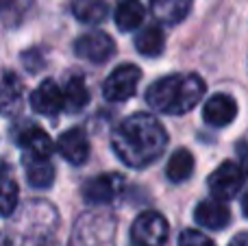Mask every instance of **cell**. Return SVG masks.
Returning <instances> with one entry per match:
<instances>
[{"label":"cell","mask_w":248,"mask_h":246,"mask_svg":"<svg viewBox=\"0 0 248 246\" xmlns=\"http://www.w3.org/2000/svg\"><path fill=\"white\" fill-rule=\"evenodd\" d=\"M168 144L163 124L150 113H133L124 118L111 135V146L128 168H146L161 157Z\"/></svg>","instance_id":"1"},{"label":"cell","mask_w":248,"mask_h":246,"mask_svg":"<svg viewBox=\"0 0 248 246\" xmlns=\"http://www.w3.org/2000/svg\"><path fill=\"white\" fill-rule=\"evenodd\" d=\"M202 94H205V81L198 74H168L148 87L146 100L155 111L181 116L192 111Z\"/></svg>","instance_id":"2"},{"label":"cell","mask_w":248,"mask_h":246,"mask_svg":"<svg viewBox=\"0 0 248 246\" xmlns=\"http://www.w3.org/2000/svg\"><path fill=\"white\" fill-rule=\"evenodd\" d=\"M170 233L168 220L157 212H144L135 218L131 227L133 246H163Z\"/></svg>","instance_id":"3"},{"label":"cell","mask_w":248,"mask_h":246,"mask_svg":"<svg viewBox=\"0 0 248 246\" xmlns=\"http://www.w3.org/2000/svg\"><path fill=\"white\" fill-rule=\"evenodd\" d=\"M140 78H141V72L137 65H133V63L118 65L105 78L103 96L109 103H122V100L133 98V94L137 92V85H140Z\"/></svg>","instance_id":"4"},{"label":"cell","mask_w":248,"mask_h":246,"mask_svg":"<svg viewBox=\"0 0 248 246\" xmlns=\"http://www.w3.org/2000/svg\"><path fill=\"white\" fill-rule=\"evenodd\" d=\"M244 183V170L235 161H224L211 172L209 177V190L214 192L216 199L229 200L242 190Z\"/></svg>","instance_id":"5"},{"label":"cell","mask_w":248,"mask_h":246,"mask_svg":"<svg viewBox=\"0 0 248 246\" xmlns=\"http://www.w3.org/2000/svg\"><path fill=\"white\" fill-rule=\"evenodd\" d=\"M74 52L81 59L92 61V63H105L116 52V42L103 31H92L85 33L74 42Z\"/></svg>","instance_id":"6"},{"label":"cell","mask_w":248,"mask_h":246,"mask_svg":"<svg viewBox=\"0 0 248 246\" xmlns=\"http://www.w3.org/2000/svg\"><path fill=\"white\" fill-rule=\"evenodd\" d=\"M24 85L13 70H0V116H16L22 109Z\"/></svg>","instance_id":"7"},{"label":"cell","mask_w":248,"mask_h":246,"mask_svg":"<svg viewBox=\"0 0 248 246\" xmlns=\"http://www.w3.org/2000/svg\"><path fill=\"white\" fill-rule=\"evenodd\" d=\"M31 107L42 116H57L63 111V92L57 85V81L46 78L39 83V87L31 94Z\"/></svg>","instance_id":"8"},{"label":"cell","mask_w":248,"mask_h":246,"mask_svg":"<svg viewBox=\"0 0 248 246\" xmlns=\"http://www.w3.org/2000/svg\"><path fill=\"white\" fill-rule=\"evenodd\" d=\"M57 151L63 157L68 164L81 166L87 161L90 157V142H87V135L83 129H70L65 133L59 135L57 139Z\"/></svg>","instance_id":"9"},{"label":"cell","mask_w":248,"mask_h":246,"mask_svg":"<svg viewBox=\"0 0 248 246\" xmlns=\"http://www.w3.org/2000/svg\"><path fill=\"white\" fill-rule=\"evenodd\" d=\"M120 177L113 174H98V177L85 181L83 185V199L90 205H107L109 200L116 199L118 190H120Z\"/></svg>","instance_id":"10"},{"label":"cell","mask_w":248,"mask_h":246,"mask_svg":"<svg viewBox=\"0 0 248 246\" xmlns=\"http://www.w3.org/2000/svg\"><path fill=\"white\" fill-rule=\"evenodd\" d=\"M237 116V103L227 94H216L202 107V118L211 126H227Z\"/></svg>","instance_id":"11"},{"label":"cell","mask_w":248,"mask_h":246,"mask_svg":"<svg viewBox=\"0 0 248 246\" xmlns=\"http://www.w3.org/2000/svg\"><path fill=\"white\" fill-rule=\"evenodd\" d=\"M17 144L24 151L26 159H48L52 153V139L39 126H26L17 135Z\"/></svg>","instance_id":"12"},{"label":"cell","mask_w":248,"mask_h":246,"mask_svg":"<svg viewBox=\"0 0 248 246\" xmlns=\"http://www.w3.org/2000/svg\"><path fill=\"white\" fill-rule=\"evenodd\" d=\"M194 220L196 225L205 227L211 231H222L224 227L231 222V212H229L227 205H222L220 200H202L196 205V212H194Z\"/></svg>","instance_id":"13"},{"label":"cell","mask_w":248,"mask_h":246,"mask_svg":"<svg viewBox=\"0 0 248 246\" xmlns=\"http://www.w3.org/2000/svg\"><path fill=\"white\" fill-rule=\"evenodd\" d=\"M153 15L163 24H176L192 9V0H150Z\"/></svg>","instance_id":"14"},{"label":"cell","mask_w":248,"mask_h":246,"mask_svg":"<svg viewBox=\"0 0 248 246\" xmlns=\"http://www.w3.org/2000/svg\"><path fill=\"white\" fill-rule=\"evenodd\" d=\"M72 13L83 24H100L109 13L107 0H72Z\"/></svg>","instance_id":"15"},{"label":"cell","mask_w":248,"mask_h":246,"mask_svg":"<svg viewBox=\"0 0 248 246\" xmlns=\"http://www.w3.org/2000/svg\"><path fill=\"white\" fill-rule=\"evenodd\" d=\"M116 26L124 33L135 31L144 22V7L140 0H120V4L116 7Z\"/></svg>","instance_id":"16"},{"label":"cell","mask_w":248,"mask_h":246,"mask_svg":"<svg viewBox=\"0 0 248 246\" xmlns=\"http://www.w3.org/2000/svg\"><path fill=\"white\" fill-rule=\"evenodd\" d=\"M61 92H63V109H68V111H81L90 100V92H87L85 78L81 74L70 77Z\"/></svg>","instance_id":"17"},{"label":"cell","mask_w":248,"mask_h":246,"mask_svg":"<svg viewBox=\"0 0 248 246\" xmlns=\"http://www.w3.org/2000/svg\"><path fill=\"white\" fill-rule=\"evenodd\" d=\"M194 172V157L187 148H179L166 166V174L172 183H183Z\"/></svg>","instance_id":"18"},{"label":"cell","mask_w":248,"mask_h":246,"mask_svg":"<svg viewBox=\"0 0 248 246\" xmlns=\"http://www.w3.org/2000/svg\"><path fill=\"white\" fill-rule=\"evenodd\" d=\"M26 181L37 190H46L55 181V168L50 159H26Z\"/></svg>","instance_id":"19"},{"label":"cell","mask_w":248,"mask_h":246,"mask_svg":"<svg viewBox=\"0 0 248 246\" xmlns=\"http://www.w3.org/2000/svg\"><path fill=\"white\" fill-rule=\"evenodd\" d=\"M166 46V37H163L159 26H146L144 31L135 35V48L141 52L144 57H157L163 52Z\"/></svg>","instance_id":"20"},{"label":"cell","mask_w":248,"mask_h":246,"mask_svg":"<svg viewBox=\"0 0 248 246\" xmlns=\"http://www.w3.org/2000/svg\"><path fill=\"white\" fill-rule=\"evenodd\" d=\"M17 207V183L9 174H0V216H11Z\"/></svg>","instance_id":"21"},{"label":"cell","mask_w":248,"mask_h":246,"mask_svg":"<svg viewBox=\"0 0 248 246\" xmlns=\"http://www.w3.org/2000/svg\"><path fill=\"white\" fill-rule=\"evenodd\" d=\"M179 246H216L205 233L196 229H185L179 238Z\"/></svg>","instance_id":"22"},{"label":"cell","mask_w":248,"mask_h":246,"mask_svg":"<svg viewBox=\"0 0 248 246\" xmlns=\"http://www.w3.org/2000/svg\"><path fill=\"white\" fill-rule=\"evenodd\" d=\"M231 246H248V233H246V231L237 233L235 238L231 240Z\"/></svg>","instance_id":"23"},{"label":"cell","mask_w":248,"mask_h":246,"mask_svg":"<svg viewBox=\"0 0 248 246\" xmlns=\"http://www.w3.org/2000/svg\"><path fill=\"white\" fill-rule=\"evenodd\" d=\"M0 246H11L9 238H7V235H2V233H0Z\"/></svg>","instance_id":"24"}]
</instances>
